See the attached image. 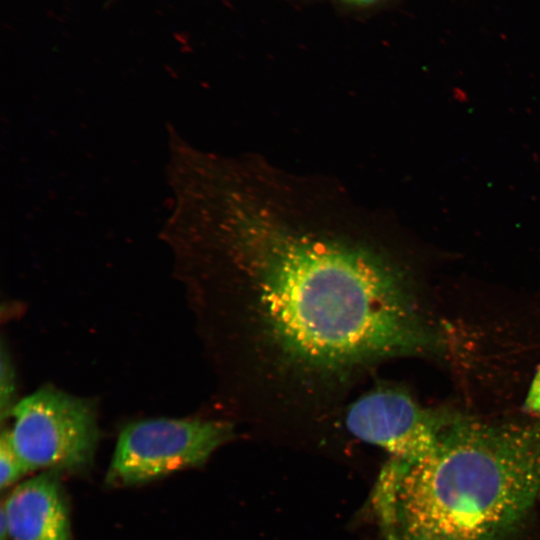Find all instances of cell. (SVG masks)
Returning a JSON list of instances; mask_svg holds the SVG:
<instances>
[{"instance_id": "obj_1", "label": "cell", "mask_w": 540, "mask_h": 540, "mask_svg": "<svg viewBox=\"0 0 540 540\" xmlns=\"http://www.w3.org/2000/svg\"><path fill=\"white\" fill-rule=\"evenodd\" d=\"M203 284L232 411L248 423L342 430L388 361L441 356L415 267L378 244L237 210Z\"/></svg>"}, {"instance_id": "obj_2", "label": "cell", "mask_w": 540, "mask_h": 540, "mask_svg": "<svg viewBox=\"0 0 540 540\" xmlns=\"http://www.w3.org/2000/svg\"><path fill=\"white\" fill-rule=\"evenodd\" d=\"M540 498V415L454 412L433 449L391 460L375 500L393 540H508Z\"/></svg>"}, {"instance_id": "obj_3", "label": "cell", "mask_w": 540, "mask_h": 540, "mask_svg": "<svg viewBox=\"0 0 540 540\" xmlns=\"http://www.w3.org/2000/svg\"><path fill=\"white\" fill-rule=\"evenodd\" d=\"M10 417V441L29 471L74 472L92 462L99 429L88 400L45 386L18 401Z\"/></svg>"}, {"instance_id": "obj_4", "label": "cell", "mask_w": 540, "mask_h": 540, "mask_svg": "<svg viewBox=\"0 0 540 540\" xmlns=\"http://www.w3.org/2000/svg\"><path fill=\"white\" fill-rule=\"evenodd\" d=\"M235 436L232 421L150 418L127 424L120 432L107 482L130 486L203 465Z\"/></svg>"}, {"instance_id": "obj_5", "label": "cell", "mask_w": 540, "mask_h": 540, "mask_svg": "<svg viewBox=\"0 0 540 540\" xmlns=\"http://www.w3.org/2000/svg\"><path fill=\"white\" fill-rule=\"evenodd\" d=\"M455 411L420 404L408 389L378 382L345 406L342 430L410 463L423 458L437 443Z\"/></svg>"}, {"instance_id": "obj_6", "label": "cell", "mask_w": 540, "mask_h": 540, "mask_svg": "<svg viewBox=\"0 0 540 540\" xmlns=\"http://www.w3.org/2000/svg\"><path fill=\"white\" fill-rule=\"evenodd\" d=\"M55 471L19 484L2 503L8 540H72L69 512Z\"/></svg>"}, {"instance_id": "obj_7", "label": "cell", "mask_w": 540, "mask_h": 540, "mask_svg": "<svg viewBox=\"0 0 540 540\" xmlns=\"http://www.w3.org/2000/svg\"><path fill=\"white\" fill-rule=\"evenodd\" d=\"M29 472L21 461L9 438L8 429L3 428L0 438V486L9 487Z\"/></svg>"}, {"instance_id": "obj_8", "label": "cell", "mask_w": 540, "mask_h": 540, "mask_svg": "<svg viewBox=\"0 0 540 540\" xmlns=\"http://www.w3.org/2000/svg\"><path fill=\"white\" fill-rule=\"evenodd\" d=\"M0 360V415L3 422L16 405V374L9 351L1 346Z\"/></svg>"}, {"instance_id": "obj_9", "label": "cell", "mask_w": 540, "mask_h": 540, "mask_svg": "<svg viewBox=\"0 0 540 540\" xmlns=\"http://www.w3.org/2000/svg\"><path fill=\"white\" fill-rule=\"evenodd\" d=\"M341 3L352 7H368L375 5L382 0H338Z\"/></svg>"}, {"instance_id": "obj_10", "label": "cell", "mask_w": 540, "mask_h": 540, "mask_svg": "<svg viewBox=\"0 0 540 540\" xmlns=\"http://www.w3.org/2000/svg\"><path fill=\"white\" fill-rule=\"evenodd\" d=\"M8 540V539H7Z\"/></svg>"}]
</instances>
